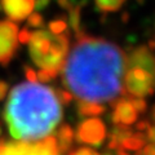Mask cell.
Instances as JSON below:
<instances>
[{
  "label": "cell",
  "mask_w": 155,
  "mask_h": 155,
  "mask_svg": "<svg viewBox=\"0 0 155 155\" xmlns=\"http://www.w3.org/2000/svg\"><path fill=\"white\" fill-rule=\"evenodd\" d=\"M62 116V107L54 88L36 81L14 87L3 113L12 137L27 142H35L52 134Z\"/></svg>",
  "instance_id": "2"
},
{
  "label": "cell",
  "mask_w": 155,
  "mask_h": 155,
  "mask_svg": "<svg viewBox=\"0 0 155 155\" xmlns=\"http://www.w3.org/2000/svg\"><path fill=\"white\" fill-rule=\"evenodd\" d=\"M104 155H115V151H113V150H107V149H106V151L104 153Z\"/></svg>",
  "instance_id": "28"
},
{
  "label": "cell",
  "mask_w": 155,
  "mask_h": 155,
  "mask_svg": "<svg viewBox=\"0 0 155 155\" xmlns=\"http://www.w3.org/2000/svg\"><path fill=\"white\" fill-rule=\"evenodd\" d=\"M35 0H0V9L14 22H22L32 12Z\"/></svg>",
  "instance_id": "8"
},
{
  "label": "cell",
  "mask_w": 155,
  "mask_h": 155,
  "mask_svg": "<svg viewBox=\"0 0 155 155\" xmlns=\"http://www.w3.org/2000/svg\"><path fill=\"white\" fill-rule=\"evenodd\" d=\"M58 7L62 8L64 11H70V9L75 5L74 3H72V0H56Z\"/></svg>",
  "instance_id": "25"
},
{
  "label": "cell",
  "mask_w": 155,
  "mask_h": 155,
  "mask_svg": "<svg viewBox=\"0 0 155 155\" xmlns=\"http://www.w3.org/2000/svg\"><path fill=\"white\" fill-rule=\"evenodd\" d=\"M30 38H31V31H28L27 27H23L22 30L17 34L18 43H21V44H27V43L30 41Z\"/></svg>",
  "instance_id": "21"
},
{
  "label": "cell",
  "mask_w": 155,
  "mask_h": 155,
  "mask_svg": "<svg viewBox=\"0 0 155 155\" xmlns=\"http://www.w3.org/2000/svg\"><path fill=\"white\" fill-rule=\"evenodd\" d=\"M127 0H94V7L100 13H115L123 8Z\"/></svg>",
  "instance_id": "13"
},
{
  "label": "cell",
  "mask_w": 155,
  "mask_h": 155,
  "mask_svg": "<svg viewBox=\"0 0 155 155\" xmlns=\"http://www.w3.org/2000/svg\"><path fill=\"white\" fill-rule=\"evenodd\" d=\"M110 106L113 107L111 113V122L114 125H125L130 127L138 119V113L130 104L128 97H122V98H115L110 101Z\"/></svg>",
  "instance_id": "7"
},
{
  "label": "cell",
  "mask_w": 155,
  "mask_h": 155,
  "mask_svg": "<svg viewBox=\"0 0 155 155\" xmlns=\"http://www.w3.org/2000/svg\"><path fill=\"white\" fill-rule=\"evenodd\" d=\"M8 92H9V84L7 83L5 80L0 79V102H2V101L7 97Z\"/></svg>",
  "instance_id": "23"
},
{
  "label": "cell",
  "mask_w": 155,
  "mask_h": 155,
  "mask_svg": "<svg viewBox=\"0 0 155 155\" xmlns=\"http://www.w3.org/2000/svg\"><path fill=\"white\" fill-rule=\"evenodd\" d=\"M129 67H140L149 71L154 75L155 72V60L153 52L149 49L147 45H138L129 53L125 58V69Z\"/></svg>",
  "instance_id": "9"
},
{
  "label": "cell",
  "mask_w": 155,
  "mask_h": 155,
  "mask_svg": "<svg viewBox=\"0 0 155 155\" xmlns=\"http://www.w3.org/2000/svg\"><path fill=\"white\" fill-rule=\"evenodd\" d=\"M122 80L124 81V87H122V94L124 96L145 98L154 93V75L143 69H125Z\"/></svg>",
  "instance_id": "3"
},
{
  "label": "cell",
  "mask_w": 155,
  "mask_h": 155,
  "mask_svg": "<svg viewBox=\"0 0 155 155\" xmlns=\"http://www.w3.org/2000/svg\"><path fill=\"white\" fill-rule=\"evenodd\" d=\"M48 31L53 35H60V34L67 31V22L65 16H60L53 18L52 21L48 23Z\"/></svg>",
  "instance_id": "15"
},
{
  "label": "cell",
  "mask_w": 155,
  "mask_h": 155,
  "mask_svg": "<svg viewBox=\"0 0 155 155\" xmlns=\"http://www.w3.org/2000/svg\"><path fill=\"white\" fill-rule=\"evenodd\" d=\"M5 146V151L2 155H61L58 153L57 140L53 134H49L43 140H39L35 142L7 141Z\"/></svg>",
  "instance_id": "4"
},
{
  "label": "cell",
  "mask_w": 155,
  "mask_h": 155,
  "mask_svg": "<svg viewBox=\"0 0 155 155\" xmlns=\"http://www.w3.org/2000/svg\"><path fill=\"white\" fill-rule=\"evenodd\" d=\"M23 71H25V75H26V78H27V80H28V81H31V83H34V81H36V80H38V78H36V72L34 71L32 67L25 65V66H23Z\"/></svg>",
  "instance_id": "22"
},
{
  "label": "cell",
  "mask_w": 155,
  "mask_h": 155,
  "mask_svg": "<svg viewBox=\"0 0 155 155\" xmlns=\"http://www.w3.org/2000/svg\"><path fill=\"white\" fill-rule=\"evenodd\" d=\"M76 114L79 118H85V116H98L102 115L106 107L102 105H100L98 102H92V101H83L79 100V102L75 106Z\"/></svg>",
  "instance_id": "11"
},
{
  "label": "cell",
  "mask_w": 155,
  "mask_h": 155,
  "mask_svg": "<svg viewBox=\"0 0 155 155\" xmlns=\"http://www.w3.org/2000/svg\"><path fill=\"white\" fill-rule=\"evenodd\" d=\"M151 124V122H149V120H140V122H137V124H136V130L137 132H146V129L149 128V125Z\"/></svg>",
  "instance_id": "26"
},
{
  "label": "cell",
  "mask_w": 155,
  "mask_h": 155,
  "mask_svg": "<svg viewBox=\"0 0 155 155\" xmlns=\"http://www.w3.org/2000/svg\"><path fill=\"white\" fill-rule=\"evenodd\" d=\"M57 147L60 154H66L70 151V149L74 142V129L71 128L70 124H62L57 132Z\"/></svg>",
  "instance_id": "10"
},
{
  "label": "cell",
  "mask_w": 155,
  "mask_h": 155,
  "mask_svg": "<svg viewBox=\"0 0 155 155\" xmlns=\"http://www.w3.org/2000/svg\"><path fill=\"white\" fill-rule=\"evenodd\" d=\"M106 137H107L106 124L98 118L84 119L78 124L76 132H74V140H76L78 143L92 145L94 147L102 146Z\"/></svg>",
  "instance_id": "5"
},
{
  "label": "cell",
  "mask_w": 155,
  "mask_h": 155,
  "mask_svg": "<svg viewBox=\"0 0 155 155\" xmlns=\"http://www.w3.org/2000/svg\"><path fill=\"white\" fill-rule=\"evenodd\" d=\"M141 155H155V150H154V143H147L140 150Z\"/></svg>",
  "instance_id": "27"
},
{
  "label": "cell",
  "mask_w": 155,
  "mask_h": 155,
  "mask_svg": "<svg viewBox=\"0 0 155 155\" xmlns=\"http://www.w3.org/2000/svg\"><path fill=\"white\" fill-rule=\"evenodd\" d=\"M45 25V21H44V17L41 16L39 12H31L30 14L27 16V26L28 27H35V28H43Z\"/></svg>",
  "instance_id": "16"
},
{
  "label": "cell",
  "mask_w": 155,
  "mask_h": 155,
  "mask_svg": "<svg viewBox=\"0 0 155 155\" xmlns=\"http://www.w3.org/2000/svg\"><path fill=\"white\" fill-rule=\"evenodd\" d=\"M145 145H146V136L142 132H137V133H132L128 137H125L119 143V146L127 150V151H140Z\"/></svg>",
  "instance_id": "12"
},
{
  "label": "cell",
  "mask_w": 155,
  "mask_h": 155,
  "mask_svg": "<svg viewBox=\"0 0 155 155\" xmlns=\"http://www.w3.org/2000/svg\"><path fill=\"white\" fill-rule=\"evenodd\" d=\"M18 26L11 19L0 21V66H8L18 49Z\"/></svg>",
  "instance_id": "6"
},
{
  "label": "cell",
  "mask_w": 155,
  "mask_h": 155,
  "mask_svg": "<svg viewBox=\"0 0 155 155\" xmlns=\"http://www.w3.org/2000/svg\"><path fill=\"white\" fill-rule=\"evenodd\" d=\"M52 0H35L34 8H36V11H45V9L51 5Z\"/></svg>",
  "instance_id": "24"
},
{
  "label": "cell",
  "mask_w": 155,
  "mask_h": 155,
  "mask_svg": "<svg viewBox=\"0 0 155 155\" xmlns=\"http://www.w3.org/2000/svg\"><path fill=\"white\" fill-rule=\"evenodd\" d=\"M54 93L57 96L60 104H62L64 106H70L71 102L74 101L75 97L72 96V93L70 91H66V89H61V88H54Z\"/></svg>",
  "instance_id": "17"
},
{
  "label": "cell",
  "mask_w": 155,
  "mask_h": 155,
  "mask_svg": "<svg viewBox=\"0 0 155 155\" xmlns=\"http://www.w3.org/2000/svg\"><path fill=\"white\" fill-rule=\"evenodd\" d=\"M0 136H2V127H0Z\"/></svg>",
  "instance_id": "29"
},
{
  "label": "cell",
  "mask_w": 155,
  "mask_h": 155,
  "mask_svg": "<svg viewBox=\"0 0 155 155\" xmlns=\"http://www.w3.org/2000/svg\"><path fill=\"white\" fill-rule=\"evenodd\" d=\"M57 75H58V74H57L56 71H53V70L40 69V70L38 71L36 78L41 81V83H49V81H52L53 79H56Z\"/></svg>",
  "instance_id": "18"
},
{
  "label": "cell",
  "mask_w": 155,
  "mask_h": 155,
  "mask_svg": "<svg viewBox=\"0 0 155 155\" xmlns=\"http://www.w3.org/2000/svg\"><path fill=\"white\" fill-rule=\"evenodd\" d=\"M67 153H69L67 155H100V153H97L96 150L91 149V147H85V146L74 149V150L67 151Z\"/></svg>",
  "instance_id": "20"
},
{
  "label": "cell",
  "mask_w": 155,
  "mask_h": 155,
  "mask_svg": "<svg viewBox=\"0 0 155 155\" xmlns=\"http://www.w3.org/2000/svg\"><path fill=\"white\" fill-rule=\"evenodd\" d=\"M128 98L130 101V104H132V106L134 107V110L137 111L138 114H143L146 113L147 110V102L145 101V98H140V97H129Z\"/></svg>",
  "instance_id": "19"
},
{
  "label": "cell",
  "mask_w": 155,
  "mask_h": 155,
  "mask_svg": "<svg viewBox=\"0 0 155 155\" xmlns=\"http://www.w3.org/2000/svg\"><path fill=\"white\" fill-rule=\"evenodd\" d=\"M125 58L115 43L80 31L61 70L62 83L78 100L110 102L122 93Z\"/></svg>",
  "instance_id": "1"
},
{
  "label": "cell",
  "mask_w": 155,
  "mask_h": 155,
  "mask_svg": "<svg viewBox=\"0 0 155 155\" xmlns=\"http://www.w3.org/2000/svg\"><path fill=\"white\" fill-rule=\"evenodd\" d=\"M67 12H69L67 21H69V25L72 28L74 34H79L80 31H83L80 26V21H81V5L80 4H76V5H74Z\"/></svg>",
  "instance_id": "14"
}]
</instances>
